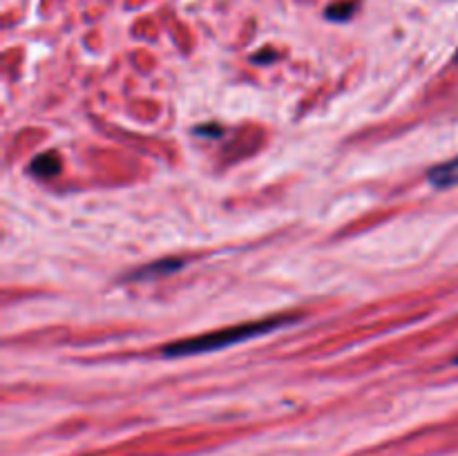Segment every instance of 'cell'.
Masks as SVG:
<instances>
[{"instance_id":"1","label":"cell","mask_w":458,"mask_h":456,"mask_svg":"<svg viewBox=\"0 0 458 456\" xmlns=\"http://www.w3.org/2000/svg\"><path fill=\"white\" fill-rule=\"evenodd\" d=\"M295 317L291 316H276L267 317V320L258 322H244V325L226 326V329L210 331V334L197 335V338H186L179 340V342H170L161 349V356L164 358H188V356H201V353H213L219 349L233 347V344H242L246 340L259 338V335H267L271 331L282 329V326L291 325Z\"/></svg>"},{"instance_id":"2","label":"cell","mask_w":458,"mask_h":456,"mask_svg":"<svg viewBox=\"0 0 458 456\" xmlns=\"http://www.w3.org/2000/svg\"><path fill=\"white\" fill-rule=\"evenodd\" d=\"M428 179L434 188H441V190L443 188L458 186V156L452 161H445V164L434 165L428 173Z\"/></svg>"},{"instance_id":"3","label":"cell","mask_w":458,"mask_h":456,"mask_svg":"<svg viewBox=\"0 0 458 456\" xmlns=\"http://www.w3.org/2000/svg\"><path fill=\"white\" fill-rule=\"evenodd\" d=\"M61 168H63L61 156H58L56 152H45V155L36 156L30 165V170L34 173V177H40V179L56 177V174L61 173Z\"/></svg>"},{"instance_id":"4","label":"cell","mask_w":458,"mask_h":456,"mask_svg":"<svg viewBox=\"0 0 458 456\" xmlns=\"http://www.w3.org/2000/svg\"><path fill=\"white\" fill-rule=\"evenodd\" d=\"M182 266L183 264L179 262V259H161V262H155L148 268H141V271L132 273V280H143V277H152V275H165V273H173Z\"/></svg>"},{"instance_id":"5","label":"cell","mask_w":458,"mask_h":456,"mask_svg":"<svg viewBox=\"0 0 458 456\" xmlns=\"http://www.w3.org/2000/svg\"><path fill=\"white\" fill-rule=\"evenodd\" d=\"M356 0H343V3H334L327 7L325 16L334 22H344L356 13Z\"/></svg>"},{"instance_id":"6","label":"cell","mask_w":458,"mask_h":456,"mask_svg":"<svg viewBox=\"0 0 458 456\" xmlns=\"http://www.w3.org/2000/svg\"><path fill=\"white\" fill-rule=\"evenodd\" d=\"M456 362H458V358H456Z\"/></svg>"}]
</instances>
